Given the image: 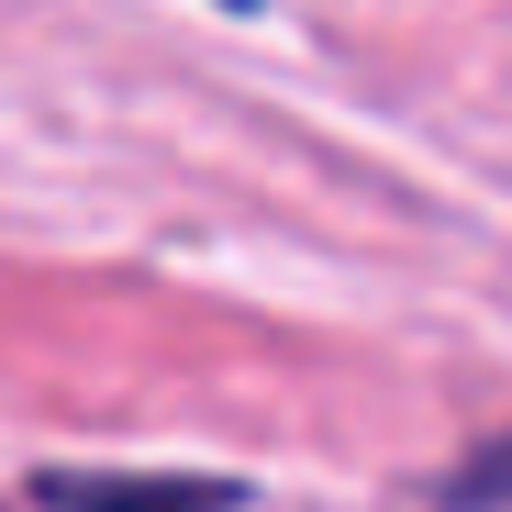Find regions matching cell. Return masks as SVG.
<instances>
[{
  "label": "cell",
  "mask_w": 512,
  "mask_h": 512,
  "mask_svg": "<svg viewBox=\"0 0 512 512\" xmlns=\"http://www.w3.org/2000/svg\"><path fill=\"white\" fill-rule=\"evenodd\" d=\"M45 512H234L223 479H45Z\"/></svg>",
  "instance_id": "obj_1"
},
{
  "label": "cell",
  "mask_w": 512,
  "mask_h": 512,
  "mask_svg": "<svg viewBox=\"0 0 512 512\" xmlns=\"http://www.w3.org/2000/svg\"><path fill=\"white\" fill-rule=\"evenodd\" d=\"M512 501V446H490L479 468H457V490H446V512H501Z\"/></svg>",
  "instance_id": "obj_2"
}]
</instances>
